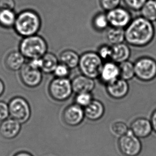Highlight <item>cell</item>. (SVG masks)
I'll return each instance as SVG.
<instances>
[{
    "mask_svg": "<svg viewBox=\"0 0 156 156\" xmlns=\"http://www.w3.org/2000/svg\"><path fill=\"white\" fill-rule=\"evenodd\" d=\"M154 1H156V0H154Z\"/></svg>",
    "mask_w": 156,
    "mask_h": 156,
    "instance_id": "obj_38",
    "label": "cell"
},
{
    "mask_svg": "<svg viewBox=\"0 0 156 156\" xmlns=\"http://www.w3.org/2000/svg\"><path fill=\"white\" fill-rule=\"evenodd\" d=\"M93 99L92 92H83L76 94L74 102L75 104L84 108L90 104Z\"/></svg>",
    "mask_w": 156,
    "mask_h": 156,
    "instance_id": "obj_27",
    "label": "cell"
},
{
    "mask_svg": "<svg viewBox=\"0 0 156 156\" xmlns=\"http://www.w3.org/2000/svg\"><path fill=\"white\" fill-rule=\"evenodd\" d=\"M129 130L139 139H144L151 135L153 129L150 120L139 117L131 122Z\"/></svg>",
    "mask_w": 156,
    "mask_h": 156,
    "instance_id": "obj_13",
    "label": "cell"
},
{
    "mask_svg": "<svg viewBox=\"0 0 156 156\" xmlns=\"http://www.w3.org/2000/svg\"><path fill=\"white\" fill-rule=\"evenodd\" d=\"M135 76L139 80L149 82L156 78V60L150 57H140L134 63Z\"/></svg>",
    "mask_w": 156,
    "mask_h": 156,
    "instance_id": "obj_6",
    "label": "cell"
},
{
    "mask_svg": "<svg viewBox=\"0 0 156 156\" xmlns=\"http://www.w3.org/2000/svg\"><path fill=\"white\" fill-rule=\"evenodd\" d=\"M15 6V0H0V9L14 10Z\"/></svg>",
    "mask_w": 156,
    "mask_h": 156,
    "instance_id": "obj_34",
    "label": "cell"
},
{
    "mask_svg": "<svg viewBox=\"0 0 156 156\" xmlns=\"http://www.w3.org/2000/svg\"><path fill=\"white\" fill-rule=\"evenodd\" d=\"M112 46V61L119 64L129 60L131 56V51L127 43L123 42Z\"/></svg>",
    "mask_w": 156,
    "mask_h": 156,
    "instance_id": "obj_18",
    "label": "cell"
},
{
    "mask_svg": "<svg viewBox=\"0 0 156 156\" xmlns=\"http://www.w3.org/2000/svg\"><path fill=\"white\" fill-rule=\"evenodd\" d=\"M106 38L111 45L123 43L125 41V29L110 26L106 32Z\"/></svg>",
    "mask_w": 156,
    "mask_h": 156,
    "instance_id": "obj_22",
    "label": "cell"
},
{
    "mask_svg": "<svg viewBox=\"0 0 156 156\" xmlns=\"http://www.w3.org/2000/svg\"><path fill=\"white\" fill-rule=\"evenodd\" d=\"M9 110L8 104L3 101H0V122H2L8 118Z\"/></svg>",
    "mask_w": 156,
    "mask_h": 156,
    "instance_id": "obj_33",
    "label": "cell"
},
{
    "mask_svg": "<svg viewBox=\"0 0 156 156\" xmlns=\"http://www.w3.org/2000/svg\"><path fill=\"white\" fill-rule=\"evenodd\" d=\"M121 0H100L102 9L107 12L119 6Z\"/></svg>",
    "mask_w": 156,
    "mask_h": 156,
    "instance_id": "obj_32",
    "label": "cell"
},
{
    "mask_svg": "<svg viewBox=\"0 0 156 156\" xmlns=\"http://www.w3.org/2000/svg\"><path fill=\"white\" fill-rule=\"evenodd\" d=\"M42 66L41 71L46 74H53L55 68L59 64V59L53 53H46L42 57Z\"/></svg>",
    "mask_w": 156,
    "mask_h": 156,
    "instance_id": "obj_21",
    "label": "cell"
},
{
    "mask_svg": "<svg viewBox=\"0 0 156 156\" xmlns=\"http://www.w3.org/2000/svg\"><path fill=\"white\" fill-rule=\"evenodd\" d=\"M63 122L71 127L77 126L82 123L85 118L84 108L76 104L68 105L62 115Z\"/></svg>",
    "mask_w": 156,
    "mask_h": 156,
    "instance_id": "obj_11",
    "label": "cell"
},
{
    "mask_svg": "<svg viewBox=\"0 0 156 156\" xmlns=\"http://www.w3.org/2000/svg\"><path fill=\"white\" fill-rule=\"evenodd\" d=\"M125 36L129 45L143 48L152 42L155 36V28L152 22L141 16L133 18L125 28Z\"/></svg>",
    "mask_w": 156,
    "mask_h": 156,
    "instance_id": "obj_1",
    "label": "cell"
},
{
    "mask_svg": "<svg viewBox=\"0 0 156 156\" xmlns=\"http://www.w3.org/2000/svg\"><path fill=\"white\" fill-rule=\"evenodd\" d=\"M119 78L129 81L132 80L135 76L134 63L129 60L119 63Z\"/></svg>",
    "mask_w": 156,
    "mask_h": 156,
    "instance_id": "obj_24",
    "label": "cell"
},
{
    "mask_svg": "<svg viewBox=\"0 0 156 156\" xmlns=\"http://www.w3.org/2000/svg\"><path fill=\"white\" fill-rule=\"evenodd\" d=\"M48 49L46 40L37 34L23 37L19 44V51L28 60L42 58Z\"/></svg>",
    "mask_w": 156,
    "mask_h": 156,
    "instance_id": "obj_3",
    "label": "cell"
},
{
    "mask_svg": "<svg viewBox=\"0 0 156 156\" xmlns=\"http://www.w3.org/2000/svg\"><path fill=\"white\" fill-rule=\"evenodd\" d=\"M42 72L32 67L26 62L20 70V77L26 87L35 88L41 84L43 80Z\"/></svg>",
    "mask_w": 156,
    "mask_h": 156,
    "instance_id": "obj_10",
    "label": "cell"
},
{
    "mask_svg": "<svg viewBox=\"0 0 156 156\" xmlns=\"http://www.w3.org/2000/svg\"><path fill=\"white\" fill-rule=\"evenodd\" d=\"M9 116L21 124L27 122L32 114L28 102L21 97H16L11 100L8 105Z\"/></svg>",
    "mask_w": 156,
    "mask_h": 156,
    "instance_id": "obj_7",
    "label": "cell"
},
{
    "mask_svg": "<svg viewBox=\"0 0 156 156\" xmlns=\"http://www.w3.org/2000/svg\"><path fill=\"white\" fill-rule=\"evenodd\" d=\"M105 89L108 95L112 99L120 100L124 99L129 91L128 81L119 78L105 85Z\"/></svg>",
    "mask_w": 156,
    "mask_h": 156,
    "instance_id": "obj_12",
    "label": "cell"
},
{
    "mask_svg": "<svg viewBox=\"0 0 156 156\" xmlns=\"http://www.w3.org/2000/svg\"><path fill=\"white\" fill-rule=\"evenodd\" d=\"M103 61H110L112 60V46L107 44L100 45L97 52Z\"/></svg>",
    "mask_w": 156,
    "mask_h": 156,
    "instance_id": "obj_30",
    "label": "cell"
},
{
    "mask_svg": "<svg viewBox=\"0 0 156 156\" xmlns=\"http://www.w3.org/2000/svg\"><path fill=\"white\" fill-rule=\"evenodd\" d=\"M4 89H5V87H4V83L0 80V96L4 92Z\"/></svg>",
    "mask_w": 156,
    "mask_h": 156,
    "instance_id": "obj_37",
    "label": "cell"
},
{
    "mask_svg": "<svg viewBox=\"0 0 156 156\" xmlns=\"http://www.w3.org/2000/svg\"><path fill=\"white\" fill-rule=\"evenodd\" d=\"M48 92L50 97L55 101H67L73 93L72 81L68 78L55 77L49 84Z\"/></svg>",
    "mask_w": 156,
    "mask_h": 156,
    "instance_id": "obj_5",
    "label": "cell"
},
{
    "mask_svg": "<svg viewBox=\"0 0 156 156\" xmlns=\"http://www.w3.org/2000/svg\"><path fill=\"white\" fill-rule=\"evenodd\" d=\"M85 118L92 122L101 119L105 113L104 104L99 100L93 99L90 104L84 108Z\"/></svg>",
    "mask_w": 156,
    "mask_h": 156,
    "instance_id": "obj_17",
    "label": "cell"
},
{
    "mask_svg": "<svg viewBox=\"0 0 156 156\" xmlns=\"http://www.w3.org/2000/svg\"><path fill=\"white\" fill-rule=\"evenodd\" d=\"M140 139L129 129V132L119 137L118 148L125 156H137L141 152L142 145Z\"/></svg>",
    "mask_w": 156,
    "mask_h": 156,
    "instance_id": "obj_8",
    "label": "cell"
},
{
    "mask_svg": "<svg viewBox=\"0 0 156 156\" xmlns=\"http://www.w3.org/2000/svg\"><path fill=\"white\" fill-rule=\"evenodd\" d=\"M110 26L125 29L131 23L132 16L130 11L122 6H118L107 12Z\"/></svg>",
    "mask_w": 156,
    "mask_h": 156,
    "instance_id": "obj_9",
    "label": "cell"
},
{
    "mask_svg": "<svg viewBox=\"0 0 156 156\" xmlns=\"http://www.w3.org/2000/svg\"><path fill=\"white\" fill-rule=\"evenodd\" d=\"M92 25L98 32H102L108 29L110 25L107 13L100 12L95 15L92 20Z\"/></svg>",
    "mask_w": 156,
    "mask_h": 156,
    "instance_id": "obj_26",
    "label": "cell"
},
{
    "mask_svg": "<svg viewBox=\"0 0 156 156\" xmlns=\"http://www.w3.org/2000/svg\"><path fill=\"white\" fill-rule=\"evenodd\" d=\"M119 78V69L118 63L112 60L104 62L99 77L100 81L106 85Z\"/></svg>",
    "mask_w": 156,
    "mask_h": 156,
    "instance_id": "obj_14",
    "label": "cell"
},
{
    "mask_svg": "<svg viewBox=\"0 0 156 156\" xmlns=\"http://www.w3.org/2000/svg\"><path fill=\"white\" fill-rule=\"evenodd\" d=\"M71 69L63 63L59 62L53 72V75L56 78H68L70 74Z\"/></svg>",
    "mask_w": 156,
    "mask_h": 156,
    "instance_id": "obj_29",
    "label": "cell"
},
{
    "mask_svg": "<svg viewBox=\"0 0 156 156\" xmlns=\"http://www.w3.org/2000/svg\"><path fill=\"white\" fill-rule=\"evenodd\" d=\"M21 124L13 118H7L0 124V135L5 139H12L19 134Z\"/></svg>",
    "mask_w": 156,
    "mask_h": 156,
    "instance_id": "obj_15",
    "label": "cell"
},
{
    "mask_svg": "<svg viewBox=\"0 0 156 156\" xmlns=\"http://www.w3.org/2000/svg\"><path fill=\"white\" fill-rule=\"evenodd\" d=\"M104 63L97 52L87 51L80 55L78 67L81 74L95 80L99 78Z\"/></svg>",
    "mask_w": 156,
    "mask_h": 156,
    "instance_id": "obj_4",
    "label": "cell"
},
{
    "mask_svg": "<svg viewBox=\"0 0 156 156\" xmlns=\"http://www.w3.org/2000/svg\"><path fill=\"white\" fill-rule=\"evenodd\" d=\"M25 59L20 51H13L6 57L5 65L11 70H20L26 63Z\"/></svg>",
    "mask_w": 156,
    "mask_h": 156,
    "instance_id": "obj_19",
    "label": "cell"
},
{
    "mask_svg": "<svg viewBox=\"0 0 156 156\" xmlns=\"http://www.w3.org/2000/svg\"><path fill=\"white\" fill-rule=\"evenodd\" d=\"M13 156H33L32 154L25 151H21L17 153L16 154H15Z\"/></svg>",
    "mask_w": 156,
    "mask_h": 156,
    "instance_id": "obj_36",
    "label": "cell"
},
{
    "mask_svg": "<svg viewBox=\"0 0 156 156\" xmlns=\"http://www.w3.org/2000/svg\"><path fill=\"white\" fill-rule=\"evenodd\" d=\"M80 59V56L78 53L70 49L62 51L59 56L60 62L67 66L70 69L78 67Z\"/></svg>",
    "mask_w": 156,
    "mask_h": 156,
    "instance_id": "obj_20",
    "label": "cell"
},
{
    "mask_svg": "<svg viewBox=\"0 0 156 156\" xmlns=\"http://www.w3.org/2000/svg\"><path fill=\"white\" fill-rule=\"evenodd\" d=\"M17 15L14 10L0 9V26L4 28H13Z\"/></svg>",
    "mask_w": 156,
    "mask_h": 156,
    "instance_id": "obj_23",
    "label": "cell"
},
{
    "mask_svg": "<svg viewBox=\"0 0 156 156\" xmlns=\"http://www.w3.org/2000/svg\"><path fill=\"white\" fill-rule=\"evenodd\" d=\"M150 120L152 125L153 131L156 133V109L151 114Z\"/></svg>",
    "mask_w": 156,
    "mask_h": 156,
    "instance_id": "obj_35",
    "label": "cell"
},
{
    "mask_svg": "<svg viewBox=\"0 0 156 156\" xmlns=\"http://www.w3.org/2000/svg\"><path fill=\"white\" fill-rule=\"evenodd\" d=\"M127 7L134 11H140L147 0H123Z\"/></svg>",
    "mask_w": 156,
    "mask_h": 156,
    "instance_id": "obj_31",
    "label": "cell"
},
{
    "mask_svg": "<svg viewBox=\"0 0 156 156\" xmlns=\"http://www.w3.org/2000/svg\"><path fill=\"white\" fill-rule=\"evenodd\" d=\"M42 21L40 15L32 10H25L17 14L13 28L23 37L36 35L40 31Z\"/></svg>",
    "mask_w": 156,
    "mask_h": 156,
    "instance_id": "obj_2",
    "label": "cell"
},
{
    "mask_svg": "<svg viewBox=\"0 0 156 156\" xmlns=\"http://www.w3.org/2000/svg\"><path fill=\"white\" fill-rule=\"evenodd\" d=\"M142 17L151 22L156 21V2L147 0L140 10Z\"/></svg>",
    "mask_w": 156,
    "mask_h": 156,
    "instance_id": "obj_25",
    "label": "cell"
},
{
    "mask_svg": "<svg viewBox=\"0 0 156 156\" xmlns=\"http://www.w3.org/2000/svg\"><path fill=\"white\" fill-rule=\"evenodd\" d=\"M111 129L114 134L120 137L126 134L129 129L125 122L122 121H116L112 125Z\"/></svg>",
    "mask_w": 156,
    "mask_h": 156,
    "instance_id": "obj_28",
    "label": "cell"
},
{
    "mask_svg": "<svg viewBox=\"0 0 156 156\" xmlns=\"http://www.w3.org/2000/svg\"><path fill=\"white\" fill-rule=\"evenodd\" d=\"M71 81L73 92L76 94L92 92L95 88L94 80L82 74L75 76Z\"/></svg>",
    "mask_w": 156,
    "mask_h": 156,
    "instance_id": "obj_16",
    "label": "cell"
}]
</instances>
